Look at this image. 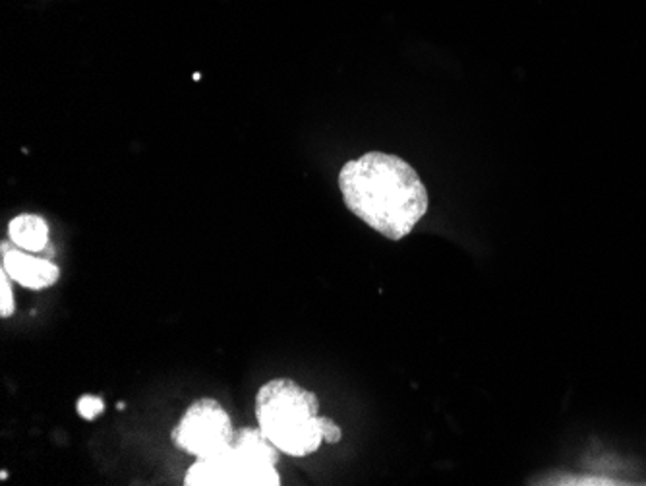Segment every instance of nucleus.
I'll use <instances>...</instances> for the list:
<instances>
[{
    "instance_id": "4",
    "label": "nucleus",
    "mask_w": 646,
    "mask_h": 486,
    "mask_svg": "<svg viewBox=\"0 0 646 486\" xmlns=\"http://www.w3.org/2000/svg\"><path fill=\"white\" fill-rule=\"evenodd\" d=\"M231 417L219 401L196 400L173 430V442L196 459H205L223 451L233 442Z\"/></svg>"
},
{
    "instance_id": "7",
    "label": "nucleus",
    "mask_w": 646,
    "mask_h": 486,
    "mask_svg": "<svg viewBox=\"0 0 646 486\" xmlns=\"http://www.w3.org/2000/svg\"><path fill=\"white\" fill-rule=\"evenodd\" d=\"M0 316L8 318L12 316L16 310L14 305V293H12V285H10V276L4 269H0Z\"/></svg>"
},
{
    "instance_id": "5",
    "label": "nucleus",
    "mask_w": 646,
    "mask_h": 486,
    "mask_svg": "<svg viewBox=\"0 0 646 486\" xmlns=\"http://www.w3.org/2000/svg\"><path fill=\"white\" fill-rule=\"evenodd\" d=\"M2 269L12 281L33 290L49 289L60 277V269L54 261L31 256L23 248H10L8 242H2Z\"/></svg>"
},
{
    "instance_id": "1",
    "label": "nucleus",
    "mask_w": 646,
    "mask_h": 486,
    "mask_svg": "<svg viewBox=\"0 0 646 486\" xmlns=\"http://www.w3.org/2000/svg\"><path fill=\"white\" fill-rule=\"evenodd\" d=\"M342 200L356 217L389 240H403L428 211V192L407 161L370 152L339 173Z\"/></svg>"
},
{
    "instance_id": "6",
    "label": "nucleus",
    "mask_w": 646,
    "mask_h": 486,
    "mask_svg": "<svg viewBox=\"0 0 646 486\" xmlns=\"http://www.w3.org/2000/svg\"><path fill=\"white\" fill-rule=\"evenodd\" d=\"M8 237L14 247L28 252H43L45 248H49V225L35 213H22L12 219L8 225Z\"/></svg>"
},
{
    "instance_id": "8",
    "label": "nucleus",
    "mask_w": 646,
    "mask_h": 486,
    "mask_svg": "<svg viewBox=\"0 0 646 486\" xmlns=\"http://www.w3.org/2000/svg\"><path fill=\"white\" fill-rule=\"evenodd\" d=\"M76 409L86 421H93L95 417H99L105 411V401L97 395H81L76 403Z\"/></svg>"
},
{
    "instance_id": "3",
    "label": "nucleus",
    "mask_w": 646,
    "mask_h": 486,
    "mask_svg": "<svg viewBox=\"0 0 646 486\" xmlns=\"http://www.w3.org/2000/svg\"><path fill=\"white\" fill-rule=\"evenodd\" d=\"M279 448L262 429L234 430L225 450L197 459L184 477L186 486H279Z\"/></svg>"
},
{
    "instance_id": "2",
    "label": "nucleus",
    "mask_w": 646,
    "mask_h": 486,
    "mask_svg": "<svg viewBox=\"0 0 646 486\" xmlns=\"http://www.w3.org/2000/svg\"><path fill=\"white\" fill-rule=\"evenodd\" d=\"M255 419L263 434L291 458H306L321 448L320 400L291 378H277L260 388Z\"/></svg>"
},
{
    "instance_id": "9",
    "label": "nucleus",
    "mask_w": 646,
    "mask_h": 486,
    "mask_svg": "<svg viewBox=\"0 0 646 486\" xmlns=\"http://www.w3.org/2000/svg\"><path fill=\"white\" fill-rule=\"evenodd\" d=\"M321 422V432H323V442L325 443H339L342 438L341 426L335 421H331L329 417H320Z\"/></svg>"
}]
</instances>
